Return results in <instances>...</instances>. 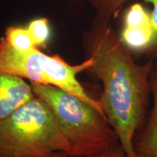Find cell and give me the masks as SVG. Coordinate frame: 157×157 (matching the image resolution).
Here are the masks:
<instances>
[{"label": "cell", "instance_id": "cell-13", "mask_svg": "<svg viewBox=\"0 0 157 157\" xmlns=\"http://www.w3.org/2000/svg\"><path fill=\"white\" fill-rule=\"evenodd\" d=\"M29 157H84L81 156H76V155L69 154L65 151H54L42 155H37V156H32Z\"/></svg>", "mask_w": 157, "mask_h": 157}, {"label": "cell", "instance_id": "cell-12", "mask_svg": "<svg viewBox=\"0 0 157 157\" xmlns=\"http://www.w3.org/2000/svg\"><path fill=\"white\" fill-rule=\"evenodd\" d=\"M93 157H127V156L122 146L119 141Z\"/></svg>", "mask_w": 157, "mask_h": 157}, {"label": "cell", "instance_id": "cell-4", "mask_svg": "<svg viewBox=\"0 0 157 157\" xmlns=\"http://www.w3.org/2000/svg\"><path fill=\"white\" fill-rule=\"evenodd\" d=\"M85 58L82 63L71 65L58 56H49L38 48L22 52L15 50L5 37L0 39V70L26 78L31 83L52 85L76 95L104 113L99 101L90 96L76 76L91 65ZM105 114V113H104Z\"/></svg>", "mask_w": 157, "mask_h": 157}, {"label": "cell", "instance_id": "cell-11", "mask_svg": "<svg viewBox=\"0 0 157 157\" xmlns=\"http://www.w3.org/2000/svg\"><path fill=\"white\" fill-rule=\"evenodd\" d=\"M34 39L37 48H47L50 36V22L46 17H39L31 21L27 27Z\"/></svg>", "mask_w": 157, "mask_h": 157}, {"label": "cell", "instance_id": "cell-7", "mask_svg": "<svg viewBox=\"0 0 157 157\" xmlns=\"http://www.w3.org/2000/svg\"><path fill=\"white\" fill-rule=\"evenodd\" d=\"M119 36L131 52H147L154 50L155 34L152 25L125 26L119 33Z\"/></svg>", "mask_w": 157, "mask_h": 157}, {"label": "cell", "instance_id": "cell-1", "mask_svg": "<svg viewBox=\"0 0 157 157\" xmlns=\"http://www.w3.org/2000/svg\"><path fill=\"white\" fill-rule=\"evenodd\" d=\"M82 42L85 58L92 61L85 71L103 84L99 101L103 112L127 157H136L134 139L145 122L153 63H135L109 20L98 15Z\"/></svg>", "mask_w": 157, "mask_h": 157}, {"label": "cell", "instance_id": "cell-9", "mask_svg": "<svg viewBox=\"0 0 157 157\" xmlns=\"http://www.w3.org/2000/svg\"><path fill=\"white\" fill-rule=\"evenodd\" d=\"M130 0H105L101 7L97 11V15L103 18L109 20L115 16L116 13L124 4ZM152 4L153 10L151 12L152 24L155 34V42L154 50H157V0H144Z\"/></svg>", "mask_w": 157, "mask_h": 157}, {"label": "cell", "instance_id": "cell-5", "mask_svg": "<svg viewBox=\"0 0 157 157\" xmlns=\"http://www.w3.org/2000/svg\"><path fill=\"white\" fill-rule=\"evenodd\" d=\"M34 96L24 78L0 70V121Z\"/></svg>", "mask_w": 157, "mask_h": 157}, {"label": "cell", "instance_id": "cell-6", "mask_svg": "<svg viewBox=\"0 0 157 157\" xmlns=\"http://www.w3.org/2000/svg\"><path fill=\"white\" fill-rule=\"evenodd\" d=\"M151 94L153 98L151 111L146 124L139 129L134 139L136 153L157 157V70L153 68L150 76Z\"/></svg>", "mask_w": 157, "mask_h": 157}, {"label": "cell", "instance_id": "cell-10", "mask_svg": "<svg viewBox=\"0 0 157 157\" xmlns=\"http://www.w3.org/2000/svg\"><path fill=\"white\" fill-rule=\"evenodd\" d=\"M152 24L151 13L140 3L133 4L127 10L123 18L125 26L149 25Z\"/></svg>", "mask_w": 157, "mask_h": 157}, {"label": "cell", "instance_id": "cell-15", "mask_svg": "<svg viewBox=\"0 0 157 157\" xmlns=\"http://www.w3.org/2000/svg\"><path fill=\"white\" fill-rule=\"evenodd\" d=\"M136 154H137V156H136V157H151V156H147V155H145V154H138V153H136Z\"/></svg>", "mask_w": 157, "mask_h": 157}, {"label": "cell", "instance_id": "cell-3", "mask_svg": "<svg viewBox=\"0 0 157 157\" xmlns=\"http://www.w3.org/2000/svg\"><path fill=\"white\" fill-rule=\"evenodd\" d=\"M69 151L52 110L34 95L0 121V157H29Z\"/></svg>", "mask_w": 157, "mask_h": 157}, {"label": "cell", "instance_id": "cell-8", "mask_svg": "<svg viewBox=\"0 0 157 157\" xmlns=\"http://www.w3.org/2000/svg\"><path fill=\"white\" fill-rule=\"evenodd\" d=\"M4 37L15 50L26 52L35 48L34 40L27 28L10 25L6 29Z\"/></svg>", "mask_w": 157, "mask_h": 157}, {"label": "cell", "instance_id": "cell-2", "mask_svg": "<svg viewBox=\"0 0 157 157\" xmlns=\"http://www.w3.org/2000/svg\"><path fill=\"white\" fill-rule=\"evenodd\" d=\"M30 84L34 95L54 113L69 145V154L93 157L119 141L105 115L90 104L54 86Z\"/></svg>", "mask_w": 157, "mask_h": 157}, {"label": "cell", "instance_id": "cell-14", "mask_svg": "<svg viewBox=\"0 0 157 157\" xmlns=\"http://www.w3.org/2000/svg\"><path fill=\"white\" fill-rule=\"evenodd\" d=\"M33 1H40V0H33ZM89 2L90 3L94 8L96 9V10H98L101 7V6L103 5V4L105 0H88Z\"/></svg>", "mask_w": 157, "mask_h": 157}]
</instances>
